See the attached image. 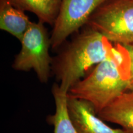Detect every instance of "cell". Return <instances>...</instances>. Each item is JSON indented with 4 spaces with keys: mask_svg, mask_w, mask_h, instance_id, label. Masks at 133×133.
<instances>
[{
    "mask_svg": "<svg viewBox=\"0 0 133 133\" xmlns=\"http://www.w3.org/2000/svg\"><path fill=\"white\" fill-rule=\"evenodd\" d=\"M129 79L128 53L124 46L115 44L109 57L72 86L68 95L90 103L98 115L129 91Z\"/></svg>",
    "mask_w": 133,
    "mask_h": 133,
    "instance_id": "obj_1",
    "label": "cell"
},
{
    "mask_svg": "<svg viewBox=\"0 0 133 133\" xmlns=\"http://www.w3.org/2000/svg\"><path fill=\"white\" fill-rule=\"evenodd\" d=\"M62 46L52 59L51 70L59 87L69 92L88 70L109 57L114 45L98 31L84 26Z\"/></svg>",
    "mask_w": 133,
    "mask_h": 133,
    "instance_id": "obj_2",
    "label": "cell"
},
{
    "mask_svg": "<svg viewBox=\"0 0 133 133\" xmlns=\"http://www.w3.org/2000/svg\"><path fill=\"white\" fill-rule=\"evenodd\" d=\"M85 26L98 31L112 43L133 44V0H107Z\"/></svg>",
    "mask_w": 133,
    "mask_h": 133,
    "instance_id": "obj_3",
    "label": "cell"
},
{
    "mask_svg": "<svg viewBox=\"0 0 133 133\" xmlns=\"http://www.w3.org/2000/svg\"><path fill=\"white\" fill-rule=\"evenodd\" d=\"M21 43V49L15 58L12 67L19 71L33 70L41 82H47L52 58L49 54L50 36L44 24L40 21L31 23Z\"/></svg>",
    "mask_w": 133,
    "mask_h": 133,
    "instance_id": "obj_4",
    "label": "cell"
},
{
    "mask_svg": "<svg viewBox=\"0 0 133 133\" xmlns=\"http://www.w3.org/2000/svg\"><path fill=\"white\" fill-rule=\"evenodd\" d=\"M107 0H61L50 36L52 49H59L70 36L84 27L98 8Z\"/></svg>",
    "mask_w": 133,
    "mask_h": 133,
    "instance_id": "obj_5",
    "label": "cell"
},
{
    "mask_svg": "<svg viewBox=\"0 0 133 133\" xmlns=\"http://www.w3.org/2000/svg\"><path fill=\"white\" fill-rule=\"evenodd\" d=\"M68 107L73 123L79 133H133L123 129H114L97 116L90 103L68 95Z\"/></svg>",
    "mask_w": 133,
    "mask_h": 133,
    "instance_id": "obj_6",
    "label": "cell"
},
{
    "mask_svg": "<svg viewBox=\"0 0 133 133\" xmlns=\"http://www.w3.org/2000/svg\"><path fill=\"white\" fill-rule=\"evenodd\" d=\"M97 115L133 132V91L121 94Z\"/></svg>",
    "mask_w": 133,
    "mask_h": 133,
    "instance_id": "obj_7",
    "label": "cell"
},
{
    "mask_svg": "<svg viewBox=\"0 0 133 133\" xmlns=\"http://www.w3.org/2000/svg\"><path fill=\"white\" fill-rule=\"evenodd\" d=\"M32 22L25 11L12 5L8 0H0V29L20 41Z\"/></svg>",
    "mask_w": 133,
    "mask_h": 133,
    "instance_id": "obj_8",
    "label": "cell"
},
{
    "mask_svg": "<svg viewBox=\"0 0 133 133\" xmlns=\"http://www.w3.org/2000/svg\"><path fill=\"white\" fill-rule=\"evenodd\" d=\"M56 112L48 120L54 127V133H79L71 120L68 107V91L63 90L59 85L52 88Z\"/></svg>",
    "mask_w": 133,
    "mask_h": 133,
    "instance_id": "obj_9",
    "label": "cell"
},
{
    "mask_svg": "<svg viewBox=\"0 0 133 133\" xmlns=\"http://www.w3.org/2000/svg\"><path fill=\"white\" fill-rule=\"evenodd\" d=\"M22 11L32 12L43 24L54 25L59 13L61 0H8Z\"/></svg>",
    "mask_w": 133,
    "mask_h": 133,
    "instance_id": "obj_10",
    "label": "cell"
},
{
    "mask_svg": "<svg viewBox=\"0 0 133 133\" xmlns=\"http://www.w3.org/2000/svg\"><path fill=\"white\" fill-rule=\"evenodd\" d=\"M126 51L128 53L129 59V91H133V44L124 45Z\"/></svg>",
    "mask_w": 133,
    "mask_h": 133,
    "instance_id": "obj_11",
    "label": "cell"
}]
</instances>
